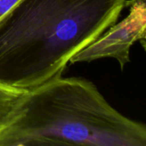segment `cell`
Here are the masks:
<instances>
[{
    "instance_id": "1",
    "label": "cell",
    "mask_w": 146,
    "mask_h": 146,
    "mask_svg": "<svg viewBox=\"0 0 146 146\" xmlns=\"http://www.w3.org/2000/svg\"><path fill=\"white\" fill-rule=\"evenodd\" d=\"M127 0H19L0 18V83L33 89L114 25Z\"/></svg>"
},
{
    "instance_id": "4",
    "label": "cell",
    "mask_w": 146,
    "mask_h": 146,
    "mask_svg": "<svg viewBox=\"0 0 146 146\" xmlns=\"http://www.w3.org/2000/svg\"><path fill=\"white\" fill-rule=\"evenodd\" d=\"M27 92L0 83V133L20 115Z\"/></svg>"
},
{
    "instance_id": "5",
    "label": "cell",
    "mask_w": 146,
    "mask_h": 146,
    "mask_svg": "<svg viewBox=\"0 0 146 146\" xmlns=\"http://www.w3.org/2000/svg\"><path fill=\"white\" fill-rule=\"evenodd\" d=\"M19 0H0V18L3 16Z\"/></svg>"
},
{
    "instance_id": "2",
    "label": "cell",
    "mask_w": 146,
    "mask_h": 146,
    "mask_svg": "<svg viewBox=\"0 0 146 146\" xmlns=\"http://www.w3.org/2000/svg\"><path fill=\"white\" fill-rule=\"evenodd\" d=\"M146 146V127L117 111L93 82L58 74L27 90L0 146Z\"/></svg>"
},
{
    "instance_id": "3",
    "label": "cell",
    "mask_w": 146,
    "mask_h": 146,
    "mask_svg": "<svg viewBox=\"0 0 146 146\" xmlns=\"http://www.w3.org/2000/svg\"><path fill=\"white\" fill-rule=\"evenodd\" d=\"M125 6L130 9L128 15L75 54L69 62H91L112 58L118 62L121 70L124 69L130 62L131 47L138 41L145 47L146 1L127 0Z\"/></svg>"
}]
</instances>
